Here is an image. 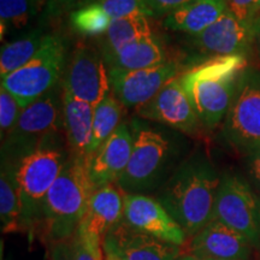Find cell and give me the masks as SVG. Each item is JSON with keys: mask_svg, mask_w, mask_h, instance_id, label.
I'll return each instance as SVG.
<instances>
[{"mask_svg": "<svg viewBox=\"0 0 260 260\" xmlns=\"http://www.w3.org/2000/svg\"><path fill=\"white\" fill-rule=\"evenodd\" d=\"M133 152L117 186L126 194L160 188L188 157L189 139L176 129L134 116L129 122Z\"/></svg>", "mask_w": 260, "mask_h": 260, "instance_id": "6da1fadb", "label": "cell"}, {"mask_svg": "<svg viewBox=\"0 0 260 260\" xmlns=\"http://www.w3.org/2000/svg\"><path fill=\"white\" fill-rule=\"evenodd\" d=\"M219 183L209 157L197 148L159 188L157 200L191 239L212 220Z\"/></svg>", "mask_w": 260, "mask_h": 260, "instance_id": "7a4b0ae2", "label": "cell"}, {"mask_svg": "<svg viewBox=\"0 0 260 260\" xmlns=\"http://www.w3.org/2000/svg\"><path fill=\"white\" fill-rule=\"evenodd\" d=\"M69 157L70 149L64 130H58L42 139L40 144L19 161V225L30 239L40 230L45 199Z\"/></svg>", "mask_w": 260, "mask_h": 260, "instance_id": "3957f363", "label": "cell"}, {"mask_svg": "<svg viewBox=\"0 0 260 260\" xmlns=\"http://www.w3.org/2000/svg\"><path fill=\"white\" fill-rule=\"evenodd\" d=\"M246 68V57L225 56L204 61L181 75L182 86L204 129L213 130L224 122Z\"/></svg>", "mask_w": 260, "mask_h": 260, "instance_id": "277c9868", "label": "cell"}, {"mask_svg": "<svg viewBox=\"0 0 260 260\" xmlns=\"http://www.w3.org/2000/svg\"><path fill=\"white\" fill-rule=\"evenodd\" d=\"M94 190L88 160L70 154L44 203L40 230L48 243L74 236Z\"/></svg>", "mask_w": 260, "mask_h": 260, "instance_id": "5b68a950", "label": "cell"}, {"mask_svg": "<svg viewBox=\"0 0 260 260\" xmlns=\"http://www.w3.org/2000/svg\"><path fill=\"white\" fill-rule=\"evenodd\" d=\"M68 47L59 34H47L40 50L21 69L2 79V87L18 100L22 109L61 83Z\"/></svg>", "mask_w": 260, "mask_h": 260, "instance_id": "8992f818", "label": "cell"}, {"mask_svg": "<svg viewBox=\"0 0 260 260\" xmlns=\"http://www.w3.org/2000/svg\"><path fill=\"white\" fill-rule=\"evenodd\" d=\"M63 84L24 107L17 123L2 141V157L21 160L48 134L63 130Z\"/></svg>", "mask_w": 260, "mask_h": 260, "instance_id": "52a82bcc", "label": "cell"}, {"mask_svg": "<svg viewBox=\"0 0 260 260\" xmlns=\"http://www.w3.org/2000/svg\"><path fill=\"white\" fill-rule=\"evenodd\" d=\"M224 141L243 155L260 149V69L247 67L223 122Z\"/></svg>", "mask_w": 260, "mask_h": 260, "instance_id": "ba28073f", "label": "cell"}, {"mask_svg": "<svg viewBox=\"0 0 260 260\" xmlns=\"http://www.w3.org/2000/svg\"><path fill=\"white\" fill-rule=\"evenodd\" d=\"M212 219L241 233L253 245L260 241V197L246 178L225 172L220 177Z\"/></svg>", "mask_w": 260, "mask_h": 260, "instance_id": "9c48e42d", "label": "cell"}, {"mask_svg": "<svg viewBox=\"0 0 260 260\" xmlns=\"http://www.w3.org/2000/svg\"><path fill=\"white\" fill-rule=\"evenodd\" d=\"M253 45V24L240 21L229 9L203 32L189 37L188 50L191 52L190 68L217 57H247Z\"/></svg>", "mask_w": 260, "mask_h": 260, "instance_id": "30bf717a", "label": "cell"}, {"mask_svg": "<svg viewBox=\"0 0 260 260\" xmlns=\"http://www.w3.org/2000/svg\"><path fill=\"white\" fill-rule=\"evenodd\" d=\"M63 89L75 99L96 106L111 92L109 70L102 52L89 45L75 48L64 73Z\"/></svg>", "mask_w": 260, "mask_h": 260, "instance_id": "8fae6325", "label": "cell"}, {"mask_svg": "<svg viewBox=\"0 0 260 260\" xmlns=\"http://www.w3.org/2000/svg\"><path fill=\"white\" fill-rule=\"evenodd\" d=\"M135 116L176 129L187 136H198L204 129L182 86L181 75L162 87L148 103L135 109Z\"/></svg>", "mask_w": 260, "mask_h": 260, "instance_id": "7c38bea8", "label": "cell"}, {"mask_svg": "<svg viewBox=\"0 0 260 260\" xmlns=\"http://www.w3.org/2000/svg\"><path fill=\"white\" fill-rule=\"evenodd\" d=\"M182 65L168 60L157 67L140 70L109 69L112 92L126 109H138L157 95L162 87L180 76Z\"/></svg>", "mask_w": 260, "mask_h": 260, "instance_id": "4fadbf2b", "label": "cell"}, {"mask_svg": "<svg viewBox=\"0 0 260 260\" xmlns=\"http://www.w3.org/2000/svg\"><path fill=\"white\" fill-rule=\"evenodd\" d=\"M123 220L139 232L180 247L188 237L157 198L147 194H124Z\"/></svg>", "mask_w": 260, "mask_h": 260, "instance_id": "5bb4252c", "label": "cell"}, {"mask_svg": "<svg viewBox=\"0 0 260 260\" xmlns=\"http://www.w3.org/2000/svg\"><path fill=\"white\" fill-rule=\"evenodd\" d=\"M103 247L122 260H177L184 253L183 247L139 232L123 219L106 234Z\"/></svg>", "mask_w": 260, "mask_h": 260, "instance_id": "9a60e30c", "label": "cell"}, {"mask_svg": "<svg viewBox=\"0 0 260 260\" xmlns=\"http://www.w3.org/2000/svg\"><path fill=\"white\" fill-rule=\"evenodd\" d=\"M253 246L241 233L212 219L189 239L188 252L206 260H247Z\"/></svg>", "mask_w": 260, "mask_h": 260, "instance_id": "2e32d148", "label": "cell"}, {"mask_svg": "<svg viewBox=\"0 0 260 260\" xmlns=\"http://www.w3.org/2000/svg\"><path fill=\"white\" fill-rule=\"evenodd\" d=\"M132 152V132L129 124L122 123L88 161L89 175L95 189L118 182L128 167Z\"/></svg>", "mask_w": 260, "mask_h": 260, "instance_id": "e0dca14e", "label": "cell"}, {"mask_svg": "<svg viewBox=\"0 0 260 260\" xmlns=\"http://www.w3.org/2000/svg\"><path fill=\"white\" fill-rule=\"evenodd\" d=\"M124 194L116 183L96 188L90 197L86 214L79 226L104 240L110 230L122 222Z\"/></svg>", "mask_w": 260, "mask_h": 260, "instance_id": "ac0fdd59", "label": "cell"}, {"mask_svg": "<svg viewBox=\"0 0 260 260\" xmlns=\"http://www.w3.org/2000/svg\"><path fill=\"white\" fill-rule=\"evenodd\" d=\"M95 106L75 99L64 92L63 130L69 146L70 154L90 159L93 140V123Z\"/></svg>", "mask_w": 260, "mask_h": 260, "instance_id": "d6986e66", "label": "cell"}, {"mask_svg": "<svg viewBox=\"0 0 260 260\" xmlns=\"http://www.w3.org/2000/svg\"><path fill=\"white\" fill-rule=\"evenodd\" d=\"M228 9L226 0H194L164 17L162 27L195 37L218 21Z\"/></svg>", "mask_w": 260, "mask_h": 260, "instance_id": "ffe728a7", "label": "cell"}, {"mask_svg": "<svg viewBox=\"0 0 260 260\" xmlns=\"http://www.w3.org/2000/svg\"><path fill=\"white\" fill-rule=\"evenodd\" d=\"M167 61V52L155 35L125 45L105 59L107 70L147 69Z\"/></svg>", "mask_w": 260, "mask_h": 260, "instance_id": "44dd1931", "label": "cell"}, {"mask_svg": "<svg viewBox=\"0 0 260 260\" xmlns=\"http://www.w3.org/2000/svg\"><path fill=\"white\" fill-rule=\"evenodd\" d=\"M153 31L147 16H130L124 18H115L111 21L104 37L100 38L99 51L104 60L111 57L115 52L125 45L152 37Z\"/></svg>", "mask_w": 260, "mask_h": 260, "instance_id": "7402d4cb", "label": "cell"}, {"mask_svg": "<svg viewBox=\"0 0 260 260\" xmlns=\"http://www.w3.org/2000/svg\"><path fill=\"white\" fill-rule=\"evenodd\" d=\"M19 161L2 157L0 219H2V229L4 233H12L21 230V225H19L21 207H19L17 182Z\"/></svg>", "mask_w": 260, "mask_h": 260, "instance_id": "603a6c76", "label": "cell"}, {"mask_svg": "<svg viewBox=\"0 0 260 260\" xmlns=\"http://www.w3.org/2000/svg\"><path fill=\"white\" fill-rule=\"evenodd\" d=\"M46 35L44 29L37 28L3 45L0 51V77L4 79L27 64L40 50Z\"/></svg>", "mask_w": 260, "mask_h": 260, "instance_id": "cb8c5ba5", "label": "cell"}, {"mask_svg": "<svg viewBox=\"0 0 260 260\" xmlns=\"http://www.w3.org/2000/svg\"><path fill=\"white\" fill-rule=\"evenodd\" d=\"M123 104L119 102L113 92H110L104 100L95 106L93 123V140L90 154H94L104 142L122 124V116L124 113ZM90 155V158H92Z\"/></svg>", "mask_w": 260, "mask_h": 260, "instance_id": "d4e9b609", "label": "cell"}, {"mask_svg": "<svg viewBox=\"0 0 260 260\" xmlns=\"http://www.w3.org/2000/svg\"><path fill=\"white\" fill-rule=\"evenodd\" d=\"M42 0H0L2 39L11 31L23 30L38 14Z\"/></svg>", "mask_w": 260, "mask_h": 260, "instance_id": "484cf974", "label": "cell"}, {"mask_svg": "<svg viewBox=\"0 0 260 260\" xmlns=\"http://www.w3.org/2000/svg\"><path fill=\"white\" fill-rule=\"evenodd\" d=\"M70 25L86 38H102L111 24L112 18L98 3H93L70 12Z\"/></svg>", "mask_w": 260, "mask_h": 260, "instance_id": "4316f807", "label": "cell"}, {"mask_svg": "<svg viewBox=\"0 0 260 260\" xmlns=\"http://www.w3.org/2000/svg\"><path fill=\"white\" fill-rule=\"evenodd\" d=\"M70 243L75 260H105L102 237L93 235L82 228H77Z\"/></svg>", "mask_w": 260, "mask_h": 260, "instance_id": "83f0119b", "label": "cell"}, {"mask_svg": "<svg viewBox=\"0 0 260 260\" xmlns=\"http://www.w3.org/2000/svg\"><path fill=\"white\" fill-rule=\"evenodd\" d=\"M23 111L18 100L4 87L0 88V136L2 141L10 134L16 123H17L21 112Z\"/></svg>", "mask_w": 260, "mask_h": 260, "instance_id": "f1b7e54d", "label": "cell"}, {"mask_svg": "<svg viewBox=\"0 0 260 260\" xmlns=\"http://www.w3.org/2000/svg\"><path fill=\"white\" fill-rule=\"evenodd\" d=\"M96 3L112 19L139 15L152 17L144 0H98Z\"/></svg>", "mask_w": 260, "mask_h": 260, "instance_id": "f546056e", "label": "cell"}, {"mask_svg": "<svg viewBox=\"0 0 260 260\" xmlns=\"http://www.w3.org/2000/svg\"><path fill=\"white\" fill-rule=\"evenodd\" d=\"M152 17H167L171 12L176 11L182 6L189 4L194 0H144Z\"/></svg>", "mask_w": 260, "mask_h": 260, "instance_id": "4dcf8cb0", "label": "cell"}, {"mask_svg": "<svg viewBox=\"0 0 260 260\" xmlns=\"http://www.w3.org/2000/svg\"><path fill=\"white\" fill-rule=\"evenodd\" d=\"M226 2L228 8L240 21L253 24L256 17H259L253 0H226Z\"/></svg>", "mask_w": 260, "mask_h": 260, "instance_id": "1f68e13d", "label": "cell"}, {"mask_svg": "<svg viewBox=\"0 0 260 260\" xmlns=\"http://www.w3.org/2000/svg\"><path fill=\"white\" fill-rule=\"evenodd\" d=\"M245 170L247 181L260 197V149L245 155Z\"/></svg>", "mask_w": 260, "mask_h": 260, "instance_id": "d6a6232c", "label": "cell"}, {"mask_svg": "<svg viewBox=\"0 0 260 260\" xmlns=\"http://www.w3.org/2000/svg\"><path fill=\"white\" fill-rule=\"evenodd\" d=\"M50 260H75L70 239L48 243Z\"/></svg>", "mask_w": 260, "mask_h": 260, "instance_id": "836d02e7", "label": "cell"}, {"mask_svg": "<svg viewBox=\"0 0 260 260\" xmlns=\"http://www.w3.org/2000/svg\"><path fill=\"white\" fill-rule=\"evenodd\" d=\"M70 2L71 0H48L45 10V18H54L68 12Z\"/></svg>", "mask_w": 260, "mask_h": 260, "instance_id": "e575fe53", "label": "cell"}, {"mask_svg": "<svg viewBox=\"0 0 260 260\" xmlns=\"http://www.w3.org/2000/svg\"><path fill=\"white\" fill-rule=\"evenodd\" d=\"M252 50L255 53L256 59L260 63V16L256 17V19L253 23V45Z\"/></svg>", "mask_w": 260, "mask_h": 260, "instance_id": "d590c367", "label": "cell"}, {"mask_svg": "<svg viewBox=\"0 0 260 260\" xmlns=\"http://www.w3.org/2000/svg\"><path fill=\"white\" fill-rule=\"evenodd\" d=\"M96 2L98 0H71L69 8H68V12H71L74 11V10L83 8V6L93 4V3H96Z\"/></svg>", "mask_w": 260, "mask_h": 260, "instance_id": "8d00e7d4", "label": "cell"}, {"mask_svg": "<svg viewBox=\"0 0 260 260\" xmlns=\"http://www.w3.org/2000/svg\"><path fill=\"white\" fill-rule=\"evenodd\" d=\"M177 260H206V259L200 258V256H198V255H195V254H191V253L187 252V253H183V254H182Z\"/></svg>", "mask_w": 260, "mask_h": 260, "instance_id": "74e56055", "label": "cell"}, {"mask_svg": "<svg viewBox=\"0 0 260 260\" xmlns=\"http://www.w3.org/2000/svg\"><path fill=\"white\" fill-rule=\"evenodd\" d=\"M104 253H105V252H104ZM105 260H122V259H119L118 256L112 254V253H105Z\"/></svg>", "mask_w": 260, "mask_h": 260, "instance_id": "f35d334b", "label": "cell"}, {"mask_svg": "<svg viewBox=\"0 0 260 260\" xmlns=\"http://www.w3.org/2000/svg\"><path fill=\"white\" fill-rule=\"evenodd\" d=\"M253 4H254L256 12H258V15L260 16V0H253Z\"/></svg>", "mask_w": 260, "mask_h": 260, "instance_id": "ab89813d", "label": "cell"}]
</instances>
